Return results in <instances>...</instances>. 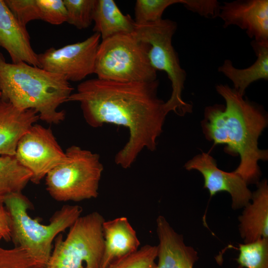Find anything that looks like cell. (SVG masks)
<instances>
[{
  "label": "cell",
  "instance_id": "obj_1",
  "mask_svg": "<svg viewBox=\"0 0 268 268\" xmlns=\"http://www.w3.org/2000/svg\"><path fill=\"white\" fill-rule=\"evenodd\" d=\"M159 81L121 82L98 78L80 82L67 102L80 103L91 127L105 123L127 127L129 138L115 155V162L130 168L145 148L153 151L167 115L157 94Z\"/></svg>",
  "mask_w": 268,
  "mask_h": 268
},
{
  "label": "cell",
  "instance_id": "obj_2",
  "mask_svg": "<svg viewBox=\"0 0 268 268\" xmlns=\"http://www.w3.org/2000/svg\"><path fill=\"white\" fill-rule=\"evenodd\" d=\"M215 88L226 104L205 108L203 132L214 145L224 144L227 153L240 156L234 173L247 184L258 182L261 176L258 161L268 158V150L258 147L259 136L268 124L266 115L228 84H218Z\"/></svg>",
  "mask_w": 268,
  "mask_h": 268
},
{
  "label": "cell",
  "instance_id": "obj_3",
  "mask_svg": "<svg viewBox=\"0 0 268 268\" xmlns=\"http://www.w3.org/2000/svg\"><path fill=\"white\" fill-rule=\"evenodd\" d=\"M73 90L64 75L24 62L7 63L0 52V99L16 108L34 110L44 122L59 124L66 118L59 107Z\"/></svg>",
  "mask_w": 268,
  "mask_h": 268
},
{
  "label": "cell",
  "instance_id": "obj_4",
  "mask_svg": "<svg viewBox=\"0 0 268 268\" xmlns=\"http://www.w3.org/2000/svg\"><path fill=\"white\" fill-rule=\"evenodd\" d=\"M10 222L11 240L14 246L26 251L37 261L48 265L55 239L70 228L80 216L82 208L77 205H65L57 210L48 224L33 218L28 212L31 207L22 192L8 196L3 201Z\"/></svg>",
  "mask_w": 268,
  "mask_h": 268
},
{
  "label": "cell",
  "instance_id": "obj_5",
  "mask_svg": "<svg viewBox=\"0 0 268 268\" xmlns=\"http://www.w3.org/2000/svg\"><path fill=\"white\" fill-rule=\"evenodd\" d=\"M65 152L66 160L45 177L49 194L62 202L96 198L104 170L99 155L74 145Z\"/></svg>",
  "mask_w": 268,
  "mask_h": 268
},
{
  "label": "cell",
  "instance_id": "obj_6",
  "mask_svg": "<svg viewBox=\"0 0 268 268\" xmlns=\"http://www.w3.org/2000/svg\"><path fill=\"white\" fill-rule=\"evenodd\" d=\"M149 46L133 34L117 35L102 41L97 52L94 73L98 78L121 82L157 79L148 56Z\"/></svg>",
  "mask_w": 268,
  "mask_h": 268
},
{
  "label": "cell",
  "instance_id": "obj_7",
  "mask_svg": "<svg viewBox=\"0 0 268 268\" xmlns=\"http://www.w3.org/2000/svg\"><path fill=\"white\" fill-rule=\"evenodd\" d=\"M177 28L176 22L162 18L153 23L135 24L133 34L148 45V56L151 66L156 71H165L171 82L172 93L164 104L166 113L174 112L183 116L192 112V105L184 101L182 96L187 73L181 67L172 45Z\"/></svg>",
  "mask_w": 268,
  "mask_h": 268
},
{
  "label": "cell",
  "instance_id": "obj_8",
  "mask_svg": "<svg viewBox=\"0 0 268 268\" xmlns=\"http://www.w3.org/2000/svg\"><path fill=\"white\" fill-rule=\"evenodd\" d=\"M105 221L97 211L80 216L69 228L65 239L61 234L56 238L48 268H100Z\"/></svg>",
  "mask_w": 268,
  "mask_h": 268
},
{
  "label": "cell",
  "instance_id": "obj_9",
  "mask_svg": "<svg viewBox=\"0 0 268 268\" xmlns=\"http://www.w3.org/2000/svg\"><path fill=\"white\" fill-rule=\"evenodd\" d=\"M32 174L31 181L39 184L53 168L67 158L52 130L33 125L19 140L14 155Z\"/></svg>",
  "mask_w": 268,
  "mask_h": 268
},
{
  "label": "cell",
  "instance_id": "obj_10",
  "mask_svg": "<svg viewBox=\"0 0 268 268\" xmlns=\"http://www.w3.org/2000/svg\"><path fill=\"white\" fill-rule=\"evenodd\" d=\"M100 38V34L94 33L82 41L48 49L38 54L40 67L62 74L68 81H81L94 72Z\"/></svg>",
  "mask_w": 268,
  "mask_h": 268
},
{
  "label": "cell",
  "instance_id": "obj_11",
  "mask_svg": "<svg viewBox=\"0 0 268 268\" xmlns=\"http://www.w3.org/2000/svg\"><path fill=\"white\" fill-rule=\"evenodd\" d=\"M184 167L187 170H196L202 174L204 188L208 190L210 197L220 192H228L234 209L245 206L251 200L252 193L242 178L233 171L227 172L217 168L215 160L208 153L197 155Z\"/></svg>",
  "mask_w": 268,
  "mask_h": 268
},
{
  "label": "cell",
  "instance_id": "obj_12",
  "mask_svg": "<svg viewBox=\"0 0 268 268\" xmlns=\"http://www.w3.org/2000/svg\"><path fill=\"white\" fill-rule=\"evenodd\" d=\"M223 27L235 25L258 42H268V0H236L221 4Z\"/></svg>",
  "mask_w": 268,
  "mask_h": 268
},
{
  "label": "cell",
  "instance_id": "obj_13",
  "mask_svg": "<svg viewBox=\"0 0 268 268\" xmlns=\"http://www.w3.org/2000/svg\"><path fill=\"white\" fill-rule=\"evenodd\" d=\"M0 47L8 53L11 63L21 62L40 67L26 27L21 24L4 0H0Z\"/></svg>",
  "mask_w": 268,
  "mask_h": 268
},
{
  "label": "cell",
  "instance_id": "obj_14",
  "mask_svg": "<svg viewBox=\"0 0 268 268\" xmlns=\"http://www.w3.org/2000/svg\"><path fill=\"white\" fill-rule=\"evenodd\" d=\"M156 232L159 244L155 268H193L199 259L197 251L185 244L183 236L163 216L156 219Z\"/></svg>",
  "mask_w": 268,
  "mask_h": 268
},
{
  "label": "cell",
  "instance_id": "obj_15",
  "mask_svg": "<svg viewBox=\"0 0 268 268\" xmlns=\"http://www.w3.org/2000/svg\"><path fill=\"white\" fill-rule=\"evenodd\" d=\"M39 119L35 110H21L0 99V155L14 156L20 137Z\"/></svg>",
  "mask_w": 268,
  "mask_h": 268
},
{
  "label": "cell",
  "instance_id": "obj_16",
  "mask_svg": "<svg viewBox=\"0 0 268 268\" xmlns=\"http://www.w3.org/2000/svg\"><path fill=\"white\" fill-rule=\"evenodd\" d=\"M104 248L100 268L136 251L140 241L126 217H120L103 224Z\"/></svg>",
  "mask_w": 268,
  "mask_h": 268
},
{
  "label": "cell",
  "instance_id": "obj_17",
  "mask_svg": "<svg viewBox=\"0 0 268 268\" xmlns=\"http://www.w3.org/2000/svg\"><path fill=\"white\" fill-rule=\"evenodd\" d=\"M251 200L239 217L240 232L245 244L261 238L268 239V185L266 180L258 183Z\"/></svg>",
  "mask_w": 268,
  "mask_h": 268
},
{
  "label": "cell",
  "instance_id": "obj_18",
  "mask_svg": "<svg viewBox=\"0 0 268 268\" xmlns=\"http://www.w3.org/2000/svg\"><path fill=\"white\" fill-rule=\"evenodd\" d=\"M251 45L257 57L251 66L238 68L230 60L226 59L218 67V71L232 81L233 88L243 96L252 83L260 79L268 80V42L253 40Z\"/></svg>",
  "mask_w": 268,
  "mask_h": 268
},
{
  "label": "cell",
  "instance_id": "obj_19",
  "mask_svg": "<svg viewBox=\"0 0 268 268\" xmlns=\"http://www.w3.org/2000/svg\"><path fill=\"white\" fill-rule=\"evenodd\" d=\"M93 31L102 40L122 34H133L135 23L129 15H124L113 0H96L93 16Z\"/></svg>",
  "mask_w": 268,
  "mask_h": 268
},
{
  "label": "cell",
  "instance_id": "obj_20",
  "mask_svg": "<svg viewBox=\"0 0 268 268\" xmlns=\"http://www.w3.org/2000/svg\"><path fill=\"white\" fill-rule=\"evenodd\" d=\"M32 177L14 156L0 155V201L9 195L20 193Z\"/></svg>",
  "mask_w": 268,
  "mask_h": 268
},
{
  "label": "cell",
  "instance_id": "obj_21",
  "mask_svg": "<svg viewBox=\"0 0 268 268\" xmlns=\"http://www.w3.org/2000/svg\"><path fill=\"white\" fill-rule=\"evenodd\" d=\"M237 262L241 268H268V239L239 244Z\"/></svg>",
  "mask_w": 268,
  "mask_h": 268
},
{
  "label": "cell",
  "instance_id": "obj_22",
  "mask_svg": "<svg viewBox=\"0 0 268 268\" xmlns=\"http://www.w3.org/2000/svg\"><path fill=\"white\" fill-rule=\"evenodd\" d=\"M183 0H137L134 6L136 24L153 23L162 19L165 10L170 5L182 4Z\"/></svg>",
  "mask_w": 268,
  "mask_h": 268
},
{
  "label": "cell",
  "instance_id": "obj_23",
  "mask_svg": "<svg viewBox=\"0 0 268 268\" xmlns=\"http://www.w3.org/2000/svg\"><path fill=\"white\" fill-rule=\"evenodd\" d=\"M67 12V22L78 29L90 26L96 0H63Z\"/></svg>",
  "mask_w": 268,
  "mask_h": 268
},
{
  "label": "cell",
  "instance_id": "obj_24",
  "mask_svg": "<svg viewBox=\"0 0 268 268\" xmlns=\"http://www.w3.org/2000/svg\"><path fill=\"white\" fill-rule=\"evenodd\" d=\"M157 246L145 245L135 252L116 260L106 268H155Z\"/></svg>",
  "mask_w": 268,
  "mask_h": 268
},
{
  "label": "cell",
  "instance_id": "obj_25",
  "mask_svg": "<svg viewBox=\"0 0 268 268\" xmlns=\"http://www.w3.org/2000/svg\"><path fill=\"white\" fill-rule=\"evenodd\" d=\"M0 268H48L19 247L5 249L0 246Z\"/></svg>",
  "mask_w": 268,
  "mask_h": 268
},
{
  "label": "cell",
  "instance_id": "obj_26",
  "mask_svg": "<svg viewBox=\"0 0 268 268\" xmlns=\"http://www.w3.org/2000/svg\"><path fill=\"white\" fill-rule=\"evenodd\" d=\"M8 8L23 25L34 20H41L37 0H4Z\"/></svg>",
  "mask_w": 268,
  "mask_h": 268
},
{
  "label": "cell",
  "instance_id": "obj_27",
  "mask_svg": "<svg viewBox=\"0 0 268 268\" xmlns=\"http://www.w3.org/2000/svg\"><path fill=\"white\" fill-rule=\"evenodd\" d=\"M41 20L52 25L67 21V12L63 0H37Z\"/></svg>",
  "mask_w": 268,
  "mask_h": 268
},
{
  "label": "cell",
  "instance_id": "obj_28",
  "mask_svg": "<svg viewBox=\"0 0 268 268\" xmlns=\"http://www.w3.org/2000/svg\"><path fill=\"white\" fill-rule=\"evenodd\" d=\"M188 10L207 18L218 17L221 3L216 0H183Z\"/></svg>",
  "mask_w": 268,
  "mask_h": 268
},
{
  "label": "cell",
  "instance_id": "obj_29",
  "mask_svg": "<svg viewBox=\"0 0 268 268\" xmlns=\"http://www.w3.org/2000/svg\"><path fill=\"white\" fill-rule=\"evenodd\" d=\"M0 235L7 242L11 240L10 218L2 201H0Z\"/></svg>",
  "mask_w": 268,
  "mask_h": 268
},
{
  "label": "cell",
  "instance_id": "obj_30",
  "mask_svg": "<svg viewBox=\"0 0 268 268\" xmlns=\"http://www.w3.org/2000/svg\"><path fill=\"white\" fill-rule=\"evenodd\" d=\"M1 239H2V237H1V236L0 235V240Z\"/></svg>",
  "mask_w": 268,
  "mask_h": 268
},
{
  "label": "cell",
  "instance_id": "obj_31",
  "mask_svg": "<svg viewBox=\"0 0 268 268\" xmlns=\"http://www.w3.org/2000/svg\"><path fill=\"white\" fill-rule=\"evenodd\" d=\"M0 98H1V93L0 92Z\"/></svg>",
  "mask_w": 268,
  "mask_h": 268
}]
</instances>
